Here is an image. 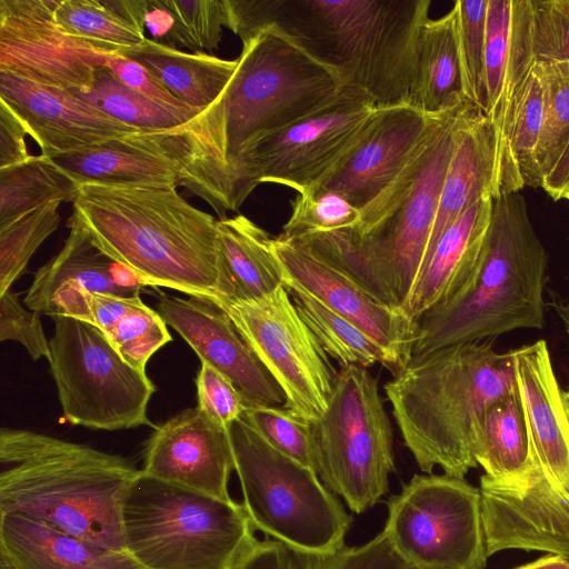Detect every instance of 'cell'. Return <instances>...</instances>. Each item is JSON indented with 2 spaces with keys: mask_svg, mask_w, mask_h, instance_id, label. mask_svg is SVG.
I'll return each mask as SVG.
<instances>
[{
  "mask_svg": "<svg viewBox=\"0 0 569 569\" xmlns=\"http://www.w3.org/2000/svg\"><path fill=\"white\" fill-rule=\"evenodd\" d=\"M516 388L512 350L498 352L486 339L413 355L383 390L420 470L465 478L478 466L473 441L483 413Z\"/></svg>",
  "mask_w": 569,
  "mask_h": 569,
  "instance_id": "6",
  "label": "cell"
},
{
  "mask_svg": "<svg viewBox=\"0 0 569 569\" xmlns=\"http://www.w3.org/2000/svg\"><path fill=\"white\" fill-rule=\"evenodd\" d=\"M553 307L559 317L561 318L563 326L567 330V333L569 336V305H565L562 302H555ZM565 402L569 411V390L565 391Z\"/></svg>",
  "mask_w": 569,
  "mask_h": 569,
  "instance_id": "53",
  "label": "cell"
},
{
  "mask_svg": "<svg viewBox=\"0 0 569 569\" xmlns=\"http://www.w3.org/2000/svg\"><path fill=\"white\" fill-rule=\"evenodd\" d=\"M107 67L122 83L151 100L172 107H189L177 99L143 66L121 53L112 54Z\"/></svg>",
  "mask_w": 569,
  "mask_h": 569,
  "instance_id": "49",
  "label": "cell"
},
{
  "mask_svg": "<svg viewBox=\"0 0 569 569\" xmlns=\"http://www.w3.org/2000/svg\"><path fill=\"white\" fill-rule=\"evenodd\" d=\"M107 337L122 359L142 372L151 356L172 340L167 322L144 302L128 312Z\"/></svg>",
  "mask_w": 569,
  "mask_h": 569,
  "instance_id": "43",
  "label": "cell"
},
{
  "mask_svg": "<svg viewBox=\"0 0 569 569\" xmlns=\"http://www.w3.org/2000/svg\"><path fill=\"white\" fill-rule=\"evenodd\" d=\"M241 418L274 449L313 470L309 422L286 407L247 408Z\"/></svg>",
  "mask_w": 569,
  "mask_h": 569,
  "instance_id": "44",
  "label": "cell"
},
{
  "mask_svg": "<svg viewBox=\"0 0 569 569\" xmlns=\"http://www.w3.org/2000/svg\"><path fill=\"white\" fill-rule=\"evenodd\" d=\"M541 188L555 200H561L569 188V143L552 170L542 179Z\"/></svg>",
  "mask_w": 569,
  "mask_h": 569,
  "instance_id": "51",
  "label": "cell"
},
{
  "mask_svg": "<svg viewBox=\"0 0 569 569\" xmlns=\"http://www.w3.org/2000/svg\"><path fill=\"white\" fill-rule=\"evenodd\" d=\"M177 187L83 183L72 217L94 246L146 286L211 301L231 298L217 220Z\"/></svg>",
  "mask_w": 569,
  "mask_h": 569,
  "instance_id": "3",
  "label": "cell"
},
{
  "mask_svg": "<svg viewBox=\"0 0 569 569\" xmlns=\"http://www.w3.org/2000/svg\"><path fill=\"white\" fill-rule=\"evenodd\" d=\"M545 80V119L537 150L543 179L569 143V61L540 62Z\"/></svg>",
  "mask_w": 569,
  "mask_h": 569,
  "instance_id": "40",
  "label": "cell"
},
{
  "mask_svg": "<svg viewBox=\"0 0 569 569\" xmlns=\"http://www.w3.org/2000/svg\"><path fill=\"white\" fill-rule=\"evenodd\" d=\"M119 53L143 66L182 103L201 111L218 99L238 67V59L188 53L148 38Z\"/></svg>",
  "mask_w": 569,
  "mask_h": 569,
  "instance_id": "30",
  "label": "cell"
},
{
  "mask_svg": "<svg viewBox=\"0 0 569 569\" xmlns=\"http://www.w3.org/2000/svg\"><path fill=\"white\" fill-rule=\"evenodd\" d=\"M430 0H226L244 43L273 28L378 108L409 103L413 56Z\"/></svg>",
  "mask_w": 569,
  "mask_h": 569,
  "instance_id": "2",
  "label": "cell"
},
{
  "mask_svg": "<svg viewBox=\"0 0 569 569\" xmlns=\"http://www.w3.org/2000/svg\"><path fill=\"white\" fill-rule=\"evenodd\" d=\"M312 466L321 482L356 513L389 490L392 428L378 379L359 366L337 372L328 408L309 422Z\"/></svg>",
  "mask_w": 569,
  "mask_h": 569,
  "instance_id": "11",
  "label": "cell"
},
{
  "mask_svg": "<svg viewBox=\"0 0 569 569\" xmlns=\"http://www.w3.org/2000/svg\"><path fill=\"white\" fill-rule=\"evenodd\" d=\"M238 67L222 93L188 122L150 131L173 164L179 186L220 217L240 207L234 167L253 142L332 102L340 77L273 28L242 43Z\"/></svg>",
  "mask_w": 569,
  "mask_h": 569,
  "instance_id": "1",
  "label": "cell"
},
{
  "mask_svg": "<svg viewBox=\"0 0 569 569\" xmlns=\"http://www.w3.org/2000/svg\"><path fill=\"white\" fill-rule=\"evenodd\" d=\"M468 100L458 51L457 16L451 10L420 28L413 56L409 104L427 116L445 113Z\"/></svg>",
  "mask_w": 569,
  "mask_h": 569,
  "instance_id": "28",
  "label": "cell"
},
{
  "mask_svg": "<svg viewBox=\"0 0 569 569\" xmlns=\"http://www.w3.org/2000/svg\"><path fill=\"white\" fill-rule=\"evenodd\" d=\"M217 228L231 299L261 298L283 284L273 238L266 230L242 214L217 220Z\"/></svg>",
  "mask_w": 569,
  "mask_h": 569,
  "instance_id": "31",
  "label": "cell"
},
{
  "mask_svg": "<svg viewBox=\"0 0 569 569\" xmlns=\"http://www.w3.org/2000/svg\"><path fill=\"white\" fill-rule=\"evenodd\" d=\"M61 203H48L0 229V295L11 289L37 249L57 230Z\"/></svg>",
  "mask_w": 569,
  "mask_h": 569,
  "instance_id": "38",
  "label": "cell"
},
{
  "mask_svg": "<svg viewBox=\"0 0 569 569\" xmlns=\"http://www.w3.org/2000/svg\"><path fill=\"white\" fill-rule=\"evenodd\" d=\"M387 506L382 531L412 569L486 568L481 495L465 478L415 475Z\"/></svg>",
  "mask_w": 569,
  "mask_h": 569,
  "instance_id": "13",
  "label": "cell"
},
{
  "mask_svg": "<svg viewBox=\"0 0 569 569\" xmlns=\"http://www.w3.org/2000/svg\"><path fill=\"white\" fill-rule=\"evenodd\" d=\"M497 196V132L492 122L475 107L468 112L457 132L425 263L440 236L471 204L483 197L495 199Z\"/></svg>",
  "mask_w": 569,
  "mask_h": 569,
  "instance_id": "24",
  "label": "cell"
},
{
  "mask_svg": "<svg viewBox=\"0 0 569 569\" xmlns=\"http://www.w3.org/2000/svg\"><path fill=\"white\" fill-rule=\"evenodd\" d=\"M68 227L62 249L34 273L24 298L28 309L48 316L54 298L68 288L126 298L140 295L146 284L94 246L72 216Z\"/></svg>",
  "mask_w": 569,
  "mask_h": 569,
  "instance_id": "23",
  "label": "cell"
},
{
  "mask_svg": "<svg viewBox=\"0 0 569 569\" xmlns=\"http://www.w3.org/2000/svg\"><path fill=\"white\" fill-rule=\"evenodd\" d=\"M50 159L78 186L83 183L179 186L173 164L144 131Z\"/></svg>",
  "mask_w": 569,
  "mask_h": 569,
  "instance_id": "27",
  "label": "cell"
},
{
  "mask_svg": "<svg viewBox=\"0 0 569 569\" xmlns=\"http://www.w3.org/2000/svg\"><path fill=\"white\" fill-rule=\"evenodd\" d=\"M528 23L529 0H488L483 114L495 126L498 143L511 101L535 64Z\"/></svg>",
  "mask_w": 569,
  "mask_h": 569,
  "instance_id": "25",
  "label": "cell"
},
{
  "mask_svg": "<svg viewBox=\"0 0 569 569\" xmlns=\"http://www.w3.org/2000/svg\"><path fill=\"white\" fill-rule=\"evenodd\" d=\"M41 313L26 309L11 289L0 295V340H12L27 350L32 360L51 359L50 341L47 340Z\"/></svg>",
  "mask_w": 569,
  "mask_h": 569,
  "instance_id": "47",
  "label": "cell"
},
{
  "mask_svg": "<svg viewBox=\"0 0 569 569\" xmlns=\"http://www.w3.org/2000/svg\"><path fill=\"white\" fill-rule=\"evenodd\" d=\"M473 453L485 475L508 479L526 467L528 432L518 386L483 413L473 441Z\"/></svg>",
  "mask_w": 569,
  "mask_h": 569,
  "instance_id": "34",
  "label": "cell"
},
{
  "mask_svg": "<svg viewBox=\"0 0 569 569\" xmlns=\"http://www.w3.org/2000/svg\"><path fill=\"white\" fill-rule=\"evenodd\" d=\"M377 108L365 92L345 87L329 104L253 142L234 167L239 207L262 182L280 183L299 193L318 184Z\"/></svg>",
  "mask_w": 569,
  "mask_h": 569,
  "instance_id": "14",
  "label": "cell"
},
{
  "mask_svg": "<svg viewBox=\"0 0 569 569\" xmlns=\"http://www.w3.org/2000/svg\"><path fill=\"white\" fill-rule=\"evenodd\" d=\"M273 249L283 283L298 287L360 328L389 353L396 373L407 365L420 338L418 321L401 309L380 303L291 242L276 237Z\"/></svg>",
  "mask_w": 569,
  "mask_h": 569,
  "instance_id": "21",
  "label": "cell"
},
{
  "mask_svg": "<svg viewBox=\"0 0 569 569\" xmlns=\"http://www.w3.org/2000/svg\"><path fill=\"white\" fill-rule=\"evenodd\" d=\"M295 306L327 355L341 367L369 368L380 363L396 373V365L389 353L360 328L333 312L298 287L284 282Z\"/></svg>",
  "mask_w": 569,
  "mask_h": 569,
  "instance_id": "35",
  "label": "cell"
},
{
  "mask_svg": "<svg viewBox=\"0 0 569 569\" xmlns=\"http://www.w3.org/2000/svg\"><path fill=\"white\" fill-rule=\"evenodd\" d=\"M228 433L242 506L256 530L293 549H341L352 518L316 472L269 445L244 419Z\"/></svg>",
  "mask_w": 569,
  "mask_h": 569,
  "instance_id": "10",
  "label": "cell"
},
{
  "mask_svg": "<svg viewBox=\"0 0 569 569\" xmlns=\"http://www.w3.org/2000/svg\"><path fill=\"white\" fill-rule=\"evenodd\" d=\"M0 513L127 551L122 509L140 476L126 458L40 432L0 431Z\"/></svg>",
  "mask_w": 569,
  "mask_h": 569,
  "instance_id": "5",
  "label": "cell"
},
{
  "mask_svg": "<svg viewBox=\"0 0 569 569\" xmlns=\"http://www.w3.org/2000/svg\"><path fill=\"white\" fill-rule=\"evenodd\" d=\"M173 17L172 44L193 52L216 49L228 14L226 0H163ZM174 48V47H173Z\"/></svg>",
  "mask_w": 569,
  "mask_h": 569,
  "instance_id": "42",
  "label": "cell"
},
{
  "mask_svg": "<svg viewBox=\"0 0 569 569\" xmlns=\"http://www.w3.org/2000/svg\"><path fill=\"white\" fill-rule=\"evenodd\" d=\"M528 36L535 62L569 61V0H529Z\"/></svg>",
  "mask_w": 569,
  "mask_h": 569,
  "instance_id": "46",
  "label": "cell"
},
{
  "mask_svg": "<svg viewBox=\"0 0 569 569\" xmlns=\"http://www.w3.org/2000/svg\"><path fill=\"white\" fill-rule=\"evenodd\" d=\"M53 321L49 363L64 420L107 431L156 427L147 416L156 386L146 372L128 365L97 327L64 316Z\"/></svg>",
  "mask_w": 569,
  "mask_h": 569,
  "instance_id": "12",
  "label": "cell"
},
{
  "mask_svg": "<svg viewBox=\"0 0 569 569\" xmlns=\"http://www.w3.org/2000/svg\"><path fill=\"white\" fill-rule=\"evenodd\" d=\"M488 0H457V38L465 97L482 112L487 106L485 50Z\"/></svg>",
  "mask_w": 569,
  "mask_h": 569,
  "instance_id": "39",
  "label": "cell"
},
{
  "mask_svg": "<svg viewBox=\"0 0 569 569\" xmlns=\"http://www.w3.org/2000/svg\"><path fill=\"white\" fill-rule=\"evenodd\" d=\"M562 199H567L569 201V190L563 194Z\"/></svg>",
  "mask_w": 569,
  "mask_h": 569,
  "instance_id": "55",
  "label": "cell"
},
{
  "mask_svg": "<svg viewBox=\"0 0 569 569\" xmlns=\"http://www.w3.org/2000/svg\"><path fill=\"white\" fill-rule=\"evenodd\" d=\"M568 190H569V188L567 189V191H568ZM567 191H566V192H567ZM566 192H565V193H566ZM565 193H563V194H565ZM562 197H563V196H562Z\"/></svg>",
  "mask_w": 569,
  "mask_h": 569,
  "instance_id": "56",
  "label": "cell"
},
{
  "mask_svg": "<svg viewBox=\"0 0 569 569\" xmlns=\"http://www.w3.org/2000/svg\"><path fill=\"white\" fill-rule=\"evenodd\" d=\"M198 407L212 420L229 428L247 409L234 385L222 373L201 361L196 378Z\"/></svg>",
  "mask_w": 569,
  "mask_h": 569,
  "instance_id": "48",
  "label": "cell"
},
{
  "mask_svg": "<svg viewBox=\"0 0 569 569\" xmlns=\"http://www.w3.org/2000/svg\"><path fill=\"white\" fill-rule=\"evenodd\" d=\"M529 453L508 479L480 477L488 556L510 549L569 557V411L546 340L512 350Z\"/></svg>",
  "mask_w": 569,
  "mask_h": 569,
  "instance_id": "4",
  "label": "cell"
},
{
  "mask_svg": "<svg viewBox=\"0 0 569 569\" xmlns=\"http://www.w3.org/2000/svg\"><path fill=\"white\" fill-rule=\"evenodd\" d=\"M547 253L520 192L492 200L483 257L468 289L418 319L412 356L545 326Z\"/></svg>",
  "mask_w": 569,
  "mask_h": 569,
  "instance_id": "7",
  "label": "cell"
},
{
  "mask_svg": "<svg viewBox=\"0 0 569 569\" xmlns=\"http://www.w3.org/2000/svg\"><path fill=\"white\" fill-rule=\"evenodd\" d=\"M492 198L471 204L438 239L403 307L418 319L467 290L480 267L491 220Z\"/></svg>",
  "mask_w": 569,
  "mask_h": 569,
  "instance_id": "22",
  "label": "cell"
},
{
  "mask_svg": "<svg viewBox=\"0 0 569 569\" xmlns=\"http://www.w3.org/2000/svg\"><path fill=\"white\" fill-rule=\"evenodd\" d=\"M212 302L229 316L282 389L284 407L307 422L319 419L328 408L337 372L287 288L282 284L257 299Z\"/></svg>",
  "mask_w": 569,
  "mask_h": 569,
  "instance_id": "15",
  "label": "cell"
},
{
  "mask_svg": "<svg viewBox=\"0 0 569 569\" xmlns=\"http://www.w3.org/2000/svg\"><path fill=\"white\" fill-rule=\"evenodd\" d=\"M142 472L220 500L232 501L228 482L234 459L228 429L198 406L153 431L143 446Z\"/></svg>",
  "mask_w": 569,
  "mask_h": 569,
  "instance_id": "18",
  "label": "cell"
},
{
  "mask_svg": "<svg viewBox=\"0 0 569 569\" xmlns=\"http://www.w3.org/2000/svg\"><path fill=\"white\" fill-rule=\"evenodd\" d=\"M157 311L201 361L227 377L246 407H284L286 397L229 316L204 298H180L154 288Z\"/></svg>",
  "mask_w": 569,
  "mask_h": 569,
  "instance_id": "17",
  "label": "cell"
},
{
  "mask_svg": "<svg viewBox=\"0 0 569 569\" xmlns=\"http://www.w3.org/2000/svg\"><path fill=\"white\" fill-rule=\"evenodd\" d=\"M54 18L66 33L113 53L147 39L140 0H57Z\"/></svg>",
  "mask_w": 569,
  "mask_h": 569,
  "instance_id": "32",
  "label": "cell"
},
{
  "mask_svg": "<svg viewBox=\"0 0 569 569\" xmlns=\"http://www.w3.org/2000/svg\"><path fill=\"white\" fill-rule=\"evenodd\" d=\"M126 550L146 569H234L258 540L242 506L144 475L122 509Z\"/></svg>",
  "mask_w": 569,
  "mask_h": 569,
  "instance_id": "9",
  "label": "cell"
},
{
  "mask_svg": "<svg viewBox=\"0 0 569 569\" xmlns=\"http://www.w3.org/2000/svg\"><path fill=\"white\" fill-rule=\"evenodd\" d=\"M142 302L140 295L126 298L68 288L54 298L48 316H64L84 321L108 336L128 312Z\"/></svg>",
  "mask_w": 569,
  "mask_h": 569,
  "instance_id": "45",
  "label": "cell"
},
{
  "mask_svg": "<svg viewBox=\"0 0 569 569\" xmlns=\"http://www.w3.org/2000/svg\"><path fill=\"white\" fill-rule=\"evenodd\" d=\"M360 210L341 194L310 188L292 201V212L278 238L292 240L358 224Z\"/></svg>",
  "mask_w": 569,
  "mask_h": 569,
  "instance_id": "41",
  "label": "cell"
},
{
  "mask_svg": "<svg viewBox=\"0 0 569 569\" xmlns=\"http://www.w3.org/2000/svg\"><path fill=\"white\" fill-rule=\"evenodd\" d=\"M0 102L21 121L41 154L73 153L141 132L111 118L73 92L0 71Z\"/></svg>",
  "mask_w": 569,
  "mask_h": 569,
  "instance_id": "20",
  "label": "cell"
},
{
  "mask_svg": "<svg viewBox=\"0 0 569 569\" xmlns=\"http://www.w3.org/2000/svg\"><path fill=\"white\" fill-rule=\"evenodd\" d=\"M27 134L21 121L0 102V169L22 163L31 157Z\"/></svg>",
  "mask_w": 569,
  "mask_h": 569,
  "instance_id": "50",
  "label": "cell"
},
{
  "mask_svg": "<svg viewBox=\"0 0 569 569\" xmlns=\"http://www.w3.org/2000/svg\"><path fill=\"white\" fill-rule=\"evenodd\" d=\"M477 107L466 100L435 117L398 176L365 208L351 228L380 302L403 309L425 263L457 132Z\"/></svg>",
  "mask_w": 569,
  "mask_h": 569,
  "instance_id": "8",
  "label": "cell"
},
{
  "mask_svg": "<svg viewBox=\"0 0 569 569\" xmlns=\"http://www.w3.org/2000/svg\"><path fill=\"white\" fill-rule=\"evenodd\" d=\"M57 0H0V71L26 80L84 92L114 54L66 33Z\"/></svg>",
  "mask_w": 569,
  "mask_h": 569,
  "instance_id": "16",
  "label": "cell"
},
{
  "mask_svg": "<svg viewBox=\"0 0 569 569\" xmlns=\"http://www.w3.org/2000/svg\"><path fill=\"white\" fill-rule=\"evenodd\" d=\"M545 80L535 62L513 97L498 143V196L541 188L537 150L545 119Z\"/></svg>",
  "mask_w": 569,
  "mask_h": 569,
  "instance_id": "29",
  "label": "cell"
},
{
  "mask_svg": "<svg viewBox=\"0 0 569 569\" xmlns=\"http://www.w3.org/2000/svg\"><path fill=\"white\" fill-rule=\"evenodd\" d=\"M78 187L43 154L0 169V229L48 203L73 201Z\"/></svg>",
  "mask_w": 569,
  "mask_h": 569,
  "instance_id": "36",
  "label": "cell"
},
{
  "mask_svg": "<svg viewBox=\"0 0 569 569\" xmlns=\"http://www.w3.org/2000/svg\"><path fill=\"white\" fill-rule=\"evenodd\" d=\"M0 569H17L9 556L0 549Z\"/></svg>",
  "mask_w": 569,
  "mask_h": 569,
  "instance_id": "54",
  "label": "cell"
},
{
  "mask_svg": "<svg viewBox=\"0 0 569 569\" xmlns=\"http://www.w3.org/2000/svg\"><path fill=\"white\" fill-rule=\"evenodd\" d=\"M513 569H569V557L546 553L542 557Z\"/></svg>",
  "mask_w": 569,
  "mask_h": 569,
  "instance_id": "52",
  "label": "cell"
},
{
  "mask_svg": "<svg viewBox=\"0 0 569 569\" xmlns=\"http://www.w3.org/2000/svg\"><path fill=\"white\" fill-rule=\"evenodd\" d=\"M234 569H412L393 551L383 531L368 542L331 553L293 549L278 540H257Z\"/></svg>",
  "mask_w": 569,
  "mask_h": 569,
  "instance_id": "33",
  "label": "cell"
},
{
  "mask_svg": "<svg viewBox=\"0 0 569 569\" xmlns=\"http://www.w3.org/2000/svg\"><path fill=\"white\" fill-rule=\"evenodd\" d=\"M0 549L17 569H146L128 551L104 549L13 513H0Z\"/></svg>",
  "mask_w": 569,
  "mask_h": 569,
  "instance_id": "26",
  "label": "cell"
},
{
  "mask_svg": "<svg viewBox=\"0 0 569 569\" xmlns=\"http://www.w3.org/2000/svg\"><path fill=\"white\" fill-rule=\"evenodd\" d=\"M435 117L409 103L377 108L358 139L312 188L337 192L361 210L402 170Z\"/></svg>",
  "mask_w": 569,
  "mask_h": 569,
  "instance_id": "19",
  "label": "cell"
},
{
  "mask_svg": "<svg viewBox=\"0 0 569 569\" xmlns=\"http://www.w3.org/2000/svg\"><path fill=\"white\" fill-rule=\"evenodd\" d=\"M73 93L121 123L144 132L173 129L201 112L151 100L122 83L108 67L97 71L89 90Z\"/></svg>",
  "mask_w": 569,
  "mask_h": 569,
  "instance_id": "37",
  "label": "cell"
}]
</instances>
